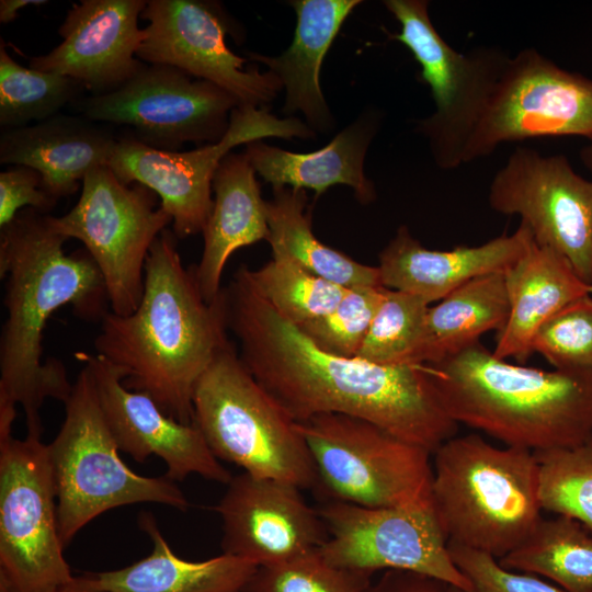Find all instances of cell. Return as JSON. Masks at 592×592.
<instances>
[{"label":"cell","instance_id":"cell-40","mask_svg":"<svg viewBox=\"0 0 592 592\" xmlns=\"http://www.w3.org/2000/svg\"><path fill=\"white\" fill-rule=\"evenodd\" d=\"M365 592H462L455 587L425 574L407 570H386L371 582Z\"/></svg>","mask_w":592,"mask_h":592},{"label":"cell","instance_id":"cell-43","mask_svg":"<svg viewBox=\"0 0 592 592\" xmlns=\"http://www.w3.org/2000/svg\"><path fill=\"white\" fill-rule=\"evenodd\" d=\"M583 164L592 172V141L581 150Z\"/></svg>","mask_w":592,"mask_h":592},{"label":"cell","instance_id":"cell-44","mask_svg":"<svg viewBox=\"0 0 592 592\" xmlns=\"http://www.w3.org/2000/svg\"><path fill=\"white\" fill-rule=\"evenodd\" d=\"M0 592H18L11 582L0 573Z\"/></svg>","mask_w":592,"mask_h":592},{"label":"cell","instance_id":"cell-11","mask_svg":"<svg viewBox=\"0 0 592 592\" xmlns=\"http://www.w3.org/2000/svg\"><path fill=\"white\" fill-rule=\"evenodd\" d=\"M312 138L315 132L298 118H278L264 107L238 106L225 136L190 151H167L132 137L118 138L109 168L129 185L141 184L159 196L171 216L177 238L200 232L213 207V179L221 160L239 146L263 138Z\"/></svg>","mask_w":592,"mask_h":592},{"label":"cell","instance_id":"cell-34","mask_svg":"<svg viewBox=\"0 0 592 592\" xmlns=\"http://www.w3.org/2000/svg\"><path fill=\"white\" fill-rule=\"evenodd\" d=\"M535 455L543 510L573 517L592 532V434L572 448Z\"/></svg>","mask_w":592,"mask_h":592},{"label":"cell","instance_id":"cell-18","mask_svg":"<svg viewBox=\"0 0 592 592\" xmlns=\"http://www.w3.org/2000/svg\"><path fill=\"white\" fill-rule=\"evenodd\" d=\"M75 356L90 368L100 408L119 451L138 463L158 456L172 481L190 475L219 483L231 480L194 423L177 421L147 394L128 389L122 371L102 355L78 352Z\"/></svg>","mask_w":592,"mask_h":592},{"label":"cell","instance_id":"cell-30","mask_svg":"<svg viewBox=\"0 0 592 592\" xmlns=\"http://www.w3.org/2000/svg\"><path fill=\"white\" fill-rule=\"evenodd\" d=\"M499 563L548 579L567 592H592V532L567 515L542 517L528 537Z\"/></svg>","mask_w":592,"mask_h":592},{"label":"cell","instance_id":"cell-36","mask_svg":"<svg viewBox=\"0 0 592 592\" xmlns=\"http://www.w3.org/2000/svg\"><path fill=\"white\" fill-rule=\"evenodd\" d=\"M371 577L337 567L318 549L288 561L258 567L244 588L249 592H365Z\"/></svg>","mask_w":592,"mask_h":592},{"label":"cell","instance_id":"cell-12","mask_svg":"<svg viewBox=\"0 0 592 592\" xmlns=\"http://www.w3.org/2000/svg\"><path fill=\"white\" fill-rule=\"evenodd\" d=\"M72 105L92 122L125 126V136L167 151L185 143H218L240 106L220 87L160 64H145L116 90L82 96Z\"/></svg>","mask_w":592,"mask_h":592},{"label":"cell","instance_id":"cell-10","mask_svg":"<svg viewBox=\"0 0 592 592\" xmlns=\"http://www.w3.org/2000/svg\"><path fill=\"white\" fill-rule=\"evenodd\" d=\"M156 193L121 182L107 167L90 171L76 205L59 217L48 216L55 231L80 240L95 262L106 287L110 310L127 316L144 293L145 263L157 237L172 218Z\"/></svg>","mask_w":592,"mask_h":592},{"label":"cell","instance_id":"cell-25","mask_svg":"<svg viewBox=\"0 0 592 592\" xmlns=\"http://www.w3.org/2000/svg\"><path fill=\"white\" fill-rule=\"evenodd\" d=\"M360 0L291 1L297 16L293 42L280 56L249 53V58L269 67L285 88L283 111L304 114L311 129L327 132L333 118L320 86L325 56Z\"/></svg>","mask_w":592,"mask_h":592},{"label":"cell","instance_id":"cell-45","mask_svg":"<svg viewBox=\"0 0 592 592\" xmlns=\"http://www.w3.org/2000/svg\"><path fill=\"white\" fill-rule=\"evenodd\" d=\"M237 592H249V591H247V590L243 589V590H240V591H237Z\"/></svg>","mask_w":592,"mask_h":592},{"label":"cell","instance_id":"cell-35","mask_svg":"<svg viewBox=\"0 0 592 592\" xmlns=\"http://www.w3.org/2000/svg\"><path fill=\"white\" fill-rule=\"evenodd\" d=\"M386 287L349 288L329 314L298 328L320 350L355 357L384 299Z\"/></svg>","mask_w":592,"mask_h":592},{"label":"cell","instance_id":"cell-1","mask_svg":"<svg viewBox=\"0 0 592 592\" xmlns=\"http://www.w3.org/2000/svg\"><path fill=\"white\" fill-rule=\"evenodd\" d=\"M223 291L240 361L295 422L351 415L432 454L455 436L458 424L425 364L380 365L320 350L257 292L246 265Z\"/></svg>","mask_w":592,"mask_h":592},{"label":"cell","instance_id":"cell-23","mask_svg":"<svg viewBox=\"0 0 592 592\" xmlns=\"http://www.w3.org/2000/svg\"><path fill=\"white\" fill-rule=\"evenodd\" d=\"M215 198L203 229L200 263L192 267L202 297L213 303L228 259L238 249L267 240V202L261 196L255 170L244 153H228L213 179Z\"/></svg>","mask_w":592,"mask_h":592},{"label":"cell","instance_id":"cell-6","mask_svg":"<svg viewBox=\"0 0 592 592\" xmlns=\"http://www.w3.org/2000/svg\"><path fill=\"white\" fill-rule=\"evenodd\" d=\"M65 402V420L46 444L56 493L58 533L64 547L100 514L135 503H159L185 511L189 501L166 476L133 471L118 447L96 397L90 368L82 364Z\"/></svg>","mask_w":592,"mask_h":592},{"label":"cell","instance_id":"cell-41","mask_svg":"<svg viewBox=\"0 0 592 592\" xmlns=\"http://www.w3.org/2000/svg\"><path fill=\"white\" fill-rule=\"evenodd\" d=\"M46 0H1L0 1V23L8 24L14 21L18 12L29 5L39 7L47 4Z\"/></svg>","mask_w":592,"mask_h":592},{"label":"cell","instance_id":"cell-15","mask_svg":"<svg viewBox=\"0 0 592 592\" xmlns=\"http://www.w3.org/2000/svg\"><path fill=\"white\" fill-rule=\"evenodd\" d=\"M555 136L592 141V79L524 48L509 57L463 161L487 157L504 143Z\"/></svg>","mask_w":592,"mask_h":592},{"label":"cell","instance_id":"cell-16","mask_svg":"<svg viewBox=\"0 0 592 592\" xmlns=\"http://www.w3.org/2000/svg\"><path fill=\"white\" fill-rule=\"evenodd\" d=\"M488 203L499 214L520 216L538 244L566 258L592 285V181L565 156L516 147L493 175Z\"/></svg>","mask_w":592,"mask_h":592},{"label":"cell","instance_id":"cell-38","mask_svg":"<svg viewBox=\"0 0 592 592\" xmlns=\"http://www.w3.org/2000/svg\"><path fill=\"white\" fill-rule=\"evenodd\" d=\"M452 560L471 585L470 592H567L543 578L502 567L486 553L447 542Z\"/></svg>","mask_w":592,"mask_h":592},{"label":"cell","instance_id":"cell-27","mask_svg":"<svg viewBox=\"0 0 592 592\" xmlns=\"http://www.w3.org/2000/svg\"><path fill=\"white\" fill-rule=\"evenodd\" d=\"M138 525L152 543L151 553L130 566L91 573L104 592H237L247 587L258 569L224 553L203 561L182 559L150 512L139 514Z\"/></svg>","mask_w":592,"mask_h":592},{"label":"cell","instance_id":"cell-33","mask_svg":"<svg viewBox=\"0 0 592 592\" xmlns=\"http://www.w3.org/2000/svg\"><path fill=\"white\" fill-rule=\"evenodd\" d=\"M429 307L417 295L386 288L356 357L380 365L413 364Z\"/></svg>","mask_w":592,"mask_h":592},{"label":"cell","instance_id":"cell-19","mask_svg":"<svg viewBox=\"0 0 592 592\" xmlns=\"http://www.w3.org/2000/svg\"><path fill=\"white\" fill-rule=\"evenodd\" d=\"M215 511L224 554L269 567L318 549L327 538L318 510L300 488L241 473L231 478Z\"/></svg>","mask_w":592,"mask_h":592},{"label":"cell","instance_id":"cell-8","mask_svg":"<svg viewBox=\"0 0 592 592\" xmlns=\"http://www.w3.org/2000/svg\"><path fill=\"white\" fill-rule=\"evenodd\" d=\"M317 479L332 500L369 508L431 499V452L360 418L323 413L296 422Z\"/></svg>","mask_w":592,"mask_h":592},{"label":"cell","instance_id":"cell-17","mask_svg":"<svg viewBox=\"0 0 592 592\" xmlns=\"http://www.w3.org/2000/svg\"><path fill=\"white\" fill-rule=\"evenodd\" d=\"M140 19L148 22L137 53L145 64L172 66L209 81L240 106L263 107L283 88L272 71L247 67V59L230 50L226 34L231 27L215 1L148 0Z\"/></svg>","mask_w":592,"mask_h":592},{"label":"cell","instance_id":"cell-26","mask_svg":"<svg viewBox=\"0 0 592 592\" xmlns=\"http://www.w3.org/2000/svg\"><path fill=\"white\" fill-rule=\"evenodd\" d=\"M378 121L374 113H366L312 152H292L255 140L246 145L244 155L273 189H308L319 196L332 185L344 184L353 189L361 203L367 204L375 200L376 192L365 175L364 160Z\"/></svg>","mask_w":592,"mask_h":592},{"label":"cell","instance_id":"cell-37","mask_svg":"<svg viewBox=\"0 0 592 592\" xmlns=\"http://www.w3.org/2000/svg\"><path fill=\"white\" fill-rule=\"evenodd\" d=\"M531 349L555 369L592 372V296L574 300L547 319Z\"/></svg>","mask_w":592,"mask_h":592},{"label":"cell","instance_id":"cell-32","mask_svg":"<svg viewBox=\"0 0 592 592\" xmlns=\"http://www.w3.org/2000/svg\"><path fill=\"white\" fill-rule=\"evenodd\" d=\"M248 275L257 292L297 327L329 314L349 289L283 258L248 267Z\"/></svg>","mask_w":592,"mask_h":592},{"label":"cell","instance_id":"cell-3","mask_svg":"<svg viewBox=\"0 0 592 592\" xmlns=\"http://www.w3.org/2000/svg\"><path fill=\"white\" fill-rule=\"evenodd\" d=\"M175 239L168 229L157 237L138 307L127 316L110 310L94 349L122 371L128 389L147 394L168 415L193 424L196 384L231 343L223 289L213 303L202 297Z\"/></svg>","mask_w":592,"mask_h":592},{"label":"cell","instance_id":"cell-21","mask_svg":"<svg viewBox=\"0 0 592 592\" xmlns=\"http://www.w3.org/2000/svg\"><path fill=\"white\" fill-rule=\"evenodd\" d=\"M532 240L530 228L521 223L513 234L480 246L431 250L400 226L379 254L380 282L386 288L417 295L430 305L476 277L504 273Z\"/></svg>","mask_w":592,"mask_h":592},{"label":"cell","instance_id":"cell-20","mask_svg":"<svg viewBox=\"0 0 592 592\" xmlns=\"http://www.w3.org/2000/svg\"><path fill=\"white\" fill-rule=\"evenodd\" d=\"M147 0H81L58 27L61 42L29 58L31 68L78 81L90 95L112 92L138 73L137 53L146 37L138 19Z\"/></svg>","mask_w":592,"mask_h":592},{"label":"cell","instance_id":"cell-13","mask_svg":"<svg viewBox=\"0 0 592 592\" xmlns=\"http://www.w3.org/2000/svg\"><path fill=\"white\" fill-rule=\"evenodd\" d=\"M64 549L46 444L0 439V573L18 592H59L75 578Z\"/></svg>","mask_w":592,"mask_h":592},{"label":"cell","instance_id":"cell-29","mask_svg":"<svg viewBox=\"0 0 592 592\" xmlns=\"http://www.w3.org/2000/svg\"><path fill=\"white\" fill-rule=\"evenodd\" d=\"M267 202V242L273 258L286 259L301 269L344 288L383 286L378 266L362 264L322 243L314 234L305 190L273 189Z\"/></svg>","mask_w":592,"mask_h":592},{"label":"cell","instance_id":"cell-7","mask_svg":"<svg viewBox=\"0 0 592 592\" xmlns=\"http://www.w3.org/2000/svg\"><path fill=\"white\" fill-rule=\"evenodd\" d=\"M193 410V423L217 459L300 489L318 482L296 422L250 374L231 344L197 382Z\"/></svg>","mask_w":592,"mask_h":592},{"label":"cell","instance_id":"cell-9","mask_svg":"<svg viewBox=\"0 0 592 592\" xmlns=\"http://www.w3.org/2000/svg\"><path fill=\"white\" fill-rule=\"evenodd\" d=\"M383 3L400 25L391 37L418 61L433 98V113L420 119L417 129L426 138L435 164L456 169L464 164L466 146L510 56L494 46L457 52L433 25L425 0Z\"/></svg>","mask_w":592,"mask_h":592},{"label":"cell","instance_id":"cell-5","mask_svg":"<svg viewBox=\"0 0 592 592\" xmlns=\"http://www.w3.org/2000/svg\"><path fill=\"white\" fill-rule=\"evenodd\" d=\"M433 455L431 497L448 542L499 560L542 520L534 452L467 434L448 439Z\"/></svg>","mask_w":592,"mask_h":592},{"label":"cell","instance_id":"cell-28","mask_svg":"<svg viewBox=\"0 0 592 592\" xmlns=\"http://www.w3.org/2000/svg\"><path fill=\"white\" fill-rule=\"evenodd\" d=\"M510 304L503 273L476 277L429 307L413 364H435L479 341L491 330L500 332Z\"/></svg>","mask_w":592,"mask_h":592},{"label":"cell","instance_id":"cell-2","mask_svg":"<svg viewBox=\"0 0 592 592\" xmlns=\"http://www.w3.org/2000/svg\"><path fill=\"white\" fill-rule=\"evenodd\" d=\"M48 214L20 210L1 228L0 276L5 278L8 317L0 338V435L12 434L18 405L27 436L41 439V409L47 398L66 402L71 394L60 360L42 362L49 317L71 306L76 317L96 322L110 311L104 280L88 251L66 254L68 240L53 229Z\"/></svg>","mask_w":592,"mask_h":592},{"label":"cell","instance_id":"cell-31","mask_svg":"<svg viewBox=\"0 0 592 592\" xmlns=\"http://www.w3.org/2000/svg\"><path fill=\"white\" fill-rule=\"evenodd\" d=\"M75 79L20 65L0 42V126L20 128L59 114L82 98Z\"/></svg>","mask_w":592,"mask_h":592},{"label":"cell","instance_id":"cell-42","mask_svg":"<svg viewBox=\"0 0 592 592\" xmlns=\"http://www.w3.org/2000/svg\"><path fill=\"white\" fill-rule=\"evenodd\" d=\"M59 592H104L101 590L92 574L75 577Z\"/></svg>","mask_w":592,"mask_h":592},{"label":"cell","instance_id":"cell-24","mask_svg":"<svg viewBox=\"0 0 592 592\" xmlns=\"http://www.w3.org/2000/svg\"><path fill=\"white\" fill-rule=\"evenodd\" d=\"M510 310L492 353L525 364L538 328L567 305L592 294L566 258L533 237L525 253L504 273Z\"/></svg>","mask_w":592,"mask_h":592},{"label":"cell","instance_id":"cell-14","mask_svg":"<svg viewBox=\"0 0 592 592\" xmlns=\"http://www.w3.org/2000/svg\"><path fill=\"white\" fill-rule=\"evenodd\" d=\"M318 512L327 531L318 551L330 563L369 577L407 570L471 591L452 560L432 498L384 508L331 500Z\"/></svg>","mask_w":592,"mask_h":592},{"label":"cell","instance_id":"cell-39","mask_svg":"<svg viewBox=\"0 0 592 592\" xmlns=\"http://www.w3.org/2000/svg\"><path fill=\"white\" fill-rule=\"evenodd\" d=\"M41 174L27 166H12L0 173V228L24 208L48 214L57 201L41 186Z\"/></svg>","mask_w":592,"mask_h":592},{"label":"cell","instance_id":"cell-4","mask_svg":"<svg viewBox=\"0 0 592 592\" xmlns=\"http://www.w3.org/2000/svg\"><path fill=\"white\" fill-rule=\"evenodd\" d=\"M425 365L448 415L505 446L572 448L592 434V372L511 364L480 341Z\"/></svg>","mask_w":592,"mask_h":592},{"label":"cell","instance_id":"cell-22","mask_svg":"<svg viewBox=\"0 0 592 592\" xmlns=\"http://www.w3.org/2000/svg\"><path fill=\"white\" fill-rule=\"evenodd\" d=\"M117 140L99 123L59 113L24 127L2 129L0 163L35 169L42 189L58 201L77 192L90 171L109 166Z\"/></svg>","mask_w":592,"mask_h":592}]
</instances>
